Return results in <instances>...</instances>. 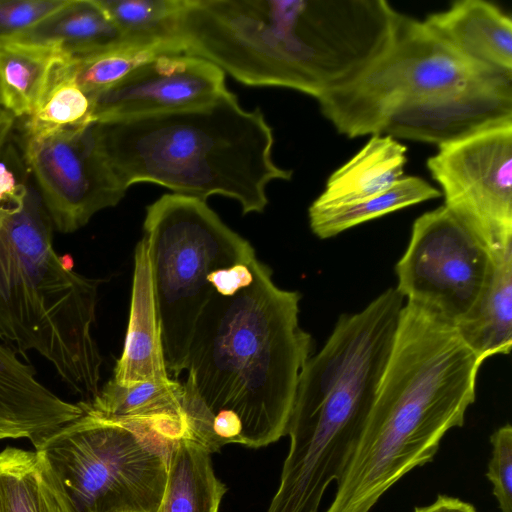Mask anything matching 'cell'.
Listing matches in <instances>:
<instances>
[{"instance_id":"obj_28","label":"cell","mask_w":512,"mask_h":512,"mask_svg":"<svg viewBox=\"0 0 512 512\" xmlns=\"http://www.w3.org/2000/svg\"><path fill=\"white\" fill-rule=\"evenodd\" d=\"M492 456L486 476L501 512H512V427H499L490 438Z\"/></svg>"},{"instance_id":"obj_27","label":"cell","mask_w":512,"mask_h":512,"mask_svg":"<svg viewBox=\"0 0 512 512\" xmlns=\"http://www.w3.org/2000/svg\"><path fill=\"white\" fill-rule=\"evenodd\" d=\"M128 39L172 36L184 0H97Z\"/></svg>"},{"instance_id":"obj_31","label":"cell","mask_w":512,"mask_h":512,"mask_svg":"<svg viewBox=\"0 0 512 512\" xmlns=\"http://www.w3.org/2000/svg\"><path fill=\"white\" fill-rule=\"evenodd\" d=\"M414 512H478L476 508L465 501L455 497L439 495L437 499L427 506L416 507Z\"/></svg>"},{"instance_id":"obj_17","label":"cell","mask_w":512,"mask_h":512,"mask_svg":"<svg viewBox=\"0 0 512 512\" xmlns=\"http://www.w3.org/2000/svg\"><path fill=\"white\" fill-rule=\"evenodd\" d=\"M407 148L384 134L371 135L367 143L335 170L323 192L311 204L330 207L360 201L380 194L404 177Z\"/></svg>"},{"instance_id":"obj_2","label":"cell","mask_w":512,"mask_h":512,"mask_svg":"<svg viewBox=\"0 0 512 512\" xmlns=\"http://www.w3.org/2000/svg\"><path fill=\"white\" fill-rule=\"evenodd\" d=\"M172 35L245 85L317 100L356 79L380 45L365 0H184Z\"/></svg>"},{"instance_id":"obj_9","label":"cell","mask_w":512,"mask_h":512,"mask_svg":"<svg viewBox=\"0 0 512 512\" xmlns=\"http://www.w3.org/2000/svg\"><path fill=\"white\" fill-rule=\"evenodd\" d=\"M491 263L488 250L443 205L415 219L395 265V289L407 302L456 326L475 305Z\"/></svg>"},{"instance_id":"obj_16","label":"cell","mask_w":512,"mask_h":512,"mask_svg":"<svg viewBox=\"0 0 512 512\" xmlns=\"http://www.w3.org/2000/svg\"><path fill=\"white\" fill-rule=\"evenodd\" d=\"M453 51L476 64L512 72V21L483 0H462L423 20Z\"/></svg>"},{"instance_id":"obj_1","label":"cell","mask_w":512,"mask_h":512,"mask_svg":"<svg viewBox=\"0 0 512 512\" xmlns=\"http://www.w3.org/2000/svg\"><path fill=\"white\" fill-rule=\"evenodd\" d=\"M300 299L257 261L217 286L200 313L181 384L190 438L211 454L227 444L265 447L286 435L313 351L299 325Z\"/></svg>"},{"instance_id":"obj_7","label":"cell","mask_w":512,"mask_h":512,"mask_svg":"<svg viewBox=\"0 0 512 512\" xmlns=\"http://www.w3.org/2000/svg\"><path fill=\"white\" fill-rule=\"evenodd\" d=\"M148 247L167 370L183 373L196 321L219 271L256 258L252 245L199 198L164 194L146 208Z\"/></svg>"},{"instance_id":"obj_26","label":"cell","mask_w":512,"mask_h":512,"mask_svg":"<svg viewBox=\"0 0 512 512\" xmlns=\"http://www.w3.org/2000/svg\"><path fill=\"white\" fill-rule=\"evenodd\" d=\"M63 62L53 70L41 101L27 117L25 137L42 136L92 122L91 99L64 74Z\"/></svg>"},{"instance_id":"obj_30","label":"cell","mask_w":512,"mask_h":512,"mask_svg":"<svg viewBox=\"0 0 512 512\" xmlns=\"http://www.w3.org/2000/svg\"><path fill=\"white\" fill-rule=\"evenodd\" d=\"M30 180L23 151L8 140L0 150V201L16 196Z\"/></svg>"},{"instance_id":"obj_33","label":"cell","mask_w":512,"mask_h":512,"mask_svg":"<svg viewBox=\"0 0 512 512\" xmlns=\"http://www.w3.org/2000/svg\"><path fill=\"white\" fill-rule=\"evenodd\" d=\"M3 111H4V110H2V109H1V107H0V114H1Z\"/></svg>"},{"instance_id":"obj_24","label":"cell","mask_w":512,"mask_h":512,"mask_svg":"<svg viewBox=\"0 0 512 512\" xmlns=\"http://www.w3.org/2000/svg\"><path fill=\"white\" fill-rule=\"evenodd\" d=\"M226 491L214 473L211 453L183 438L171 451L167 485L157 512H219Z\"/></svg>"},{"instance_id":"obj_13","label":"cell","mask_w":512,"mask_h":512,"mask_svg":"<svg viewBox=\"0 0 512 512\" xmlns=\"http://www.w3.org/2000/svg\"><path fill=\"white\" fill-rule=\"evenodd\" d=\"M512 123V73L497 72L443 95L403 106L382 134L437 146Z\"/></svg>"},{"instance_id":"obj_4","label":"cell","mask_w":512,"mask_h":512,"mask_svg":"<svg viewBox=\"0 0 512 512\" xmlns=\"http://www.w3.org/2000/svg\"><path fill=\"white\" fill-rule=\"evenodd\" d=\"M94 122L125 189L148 182L204 201L222 195L249 214L265 210L272 181L292 178L273 159L262 110L244 109L228 89L197 107Z\"/></svg>"},{"instance_id":"obj_15","label":"cell","mask_w":512,"mask_h":512,"mask_svg":"<svg viewBox=\"0 0 512 512\" xmlns=\"http://www.w3.org/2000/svg\"><path fill=\"white\" fill-rule=\"evenodd\" d=\"M169 377L148 247L142 237L134 254L130 313L124 347L111 379L119 385L128 386Z\"/></svg>"},{"instance_id":"obj_21","label":"cell","mask_w":512,"mask_h":512,"mask_svg":"<svg viewBox=\"0 0 512 512\" xmlns=\"http://www.w3.org/2000/svg\"><path fill=\"white\" fill-rule=\"evenodd\" d=\"M0 512H73L43 451L7 446L0 452Z\"/></svg>"},{"instance_id":"obj_5","label":"cell","mask_w":512,"mask_h":512,"mask_svg":"<svg viewBox=\"0 0 512 512\" xmlns=\"http://www.w3.org/2000/svg\"><path fill=\"white\" fill-rule=\"evenodd\" d=\"M53 223L31 180L0 201V339L35 351L89 400L100 389L102 357L93 336L99 287L53 247Z\"/></svg>"},{"instance_id":"obj_11","label":"cell","mask_w":512,"mask_h":512,"mask_svg":"<svg viewBox=\"0 0 512 512\" xmlns=\"http://www.w3.org/2000/svg\"><path fill=\"white\" fill-rule=\"evenodd\" d=\"M22 151L59 232L82 228L99 211L116 206L126 194L94 121L42 136H24Z\"/></svg>"},{"instance_id":"obj_14","label":"cell","mask_w":512,"mask_h":512,"mask_svg":"<svg viewBox=\"0 0 512 512\" xmlns=\"http://www.w3.org/2000/svg\"><path fill=\"white\" fill-rule=\"evenodd\" d=\"M83 413L44 386L33 366L0 343V440L28 439L33 446Z\"/></svg>"},{"instance_id":"obj_25","label":"cell","mask_w":512,"mask_h":512,"mask_svg":"<svg viewBox=\"0 0 512 512\" xmlns=\"http://www.w3.org/2000/svg\"><path fill=\"white\" fill-rule=\"evenodd\" d=\"M441 195L437 188L423 178L404 176L390 189L360 201L330 207L310 206L309 224L317 237L326 239L364 222Z\"/></svg>"},{"instance_id":"obj_8","label":"cell","mask_w":512,"mask_h":512,"mask_svg":"<svg viewBox=\"0 0 512 512\" xmlns=\"http://www.w3.org/2000/svg\"><path fill=\"white\" fill-rule=\"evenodd\" d=\"M497 72L505 71L463 58L424 21L398 13L385 50L354 81L317 101L339 133L349 138L376 135L399 108Z\"/></svg>"},{"instance_id":"obj_18","label":"cell","mask_w":512,"mask_h":512,"mask_svg":"<svg viewBox=\"0 0 512 512\" xmlns=\"http://www.w3.org/2000/svg\"><path fill=\"white\" fill-rule=\"evenodd\" d=\"M492 255L490 273L471 311L455 326L483 362L512 348V245Z\"/></svg>"},{"instance_id":"obj_10","label":"cell","mask_w":512,"mask_h":512,"mask_svg":"<svg viewBox=\"0 0 512 512\" xmlns=\"http://www.w3.org/2000/svg\"><path fill=\"white\" fill-rule=\"evenodd\" d=\"M427 168L444 206L490 254L512 245V123L439 145Z\"/></svg>"},{"instance_id":"obj_3","label":"cell","mask_w":512,"mask_h":512,"mask_svg":"<svg viewBox=\"0 0 512 512\" xmlns=\"http://www.w3.org/2000/svg\"><path fill=\"white\" fill-rule=\"evenodd\" d=\"M482 363L455 326L407 302L364 429L325 512H369L404 475L433 461L445 433L464 425Z\"/></svg>"},{"instance_id":"obj_23","label":"cell","mask_w":512,"mask_h":512,"mask_svg":"<svg viewBox=\"0 0 512 512\" xmlns=\"http://www.w3.org/2000/svg\"><path fill=\"white\" fill-rule=\"evenodd\" d=\"M184 52V45L175 36L133 38L85 56L69 58L61 64V69L91 97L156 57Z\"/></svg>"},{"instance_id":"obj_6","label":"cell","mask_w":512,"mask_h":512,"mask_svg":"<svg viewBox=\"0 0 512 512\" xmlns=\"http://www.w3.org/2000/svg\"><path fill=\"white\" fill-rule=\"evenodd\" d=\"M83 413L43 438L45 453L73 512H157L178 440L145 421Z\"/></svg>"},{"instance_id":"obj_22","label":"cell","mask_w":512,"mask_h":512,"mask_svg":"<svg viewBox=\"0 0 512 512\" xmlns=\"http://www.w3.org/2000/svg\"><path fill=\"white\" fill-rule=\"evenodd\" d=\"M69 57L45 45L0 42V107L29 117L41 101L55 67Z\"/></svg>"},{"instance_id":"obj_20","label":"cell","mask_w":512,"mask_h":512,"mask_svg":"<svg viewBox=\"0 0 512 512\" xmlns=\"http://www.w3.org/2000/svg\"><path fill=\"white\" fill-rule=\"evenodd\" d=\"M125 40L97 0H68L35 26L4 41L45 45L77 58Z\"/></svg>"},{"instance_id":"obj_12","label":"cell","mask_w":512,"mask_h":512,"mask_svg":"<svg viewBox=\"0 0 512 512\" xmlns=\"http://www.w3.org/2000/svg\"><path fill=\"white\" fill-rule=\"evenodd\" d=\"M227 89L225 72L193 55H162L90 97L91 120L108 121L201 106Z\"/></svg>"},{"instance_id":"obj_29","label":"cell","mask_w":512,"mask_h":512,"mask_svg":"<svg viewBox=\"0 0 512 512\" xmlns=\"http://www.w3.org/2000/svg\"><path fill=\"white\" fill-rule=\"evenodd\" d=\"M67 2L68 0H0V42L25 32Z\"/></svg>"},{"instance_id":"obj_32","label":"cell","mask_w":512,"mask_h":512,"mask_svg":"<svg viewBox=\"0 0 512 512\" xmlns=\"http://www.w3.org/2000/svg\"><path fill=\"white\" fill-rule=\"evenodd\" d=\"M15 118L9 113L3 111L0 114V150L9 140V136L13 129Z\"/></svg>"},{"instance_id":"obj_19","label":"cell","mask_w":512,"mask_h":512,"mask_svg":"<svg viewBox=\"0 0 512 512\" xmlns=\"http://www.w3.org/2000/svg\"><path fill=\"white\" fill-rule=\"evenodd\" d=\"M83 402L103 416L149 422L180 439L190 438L182 384L171 377L128 386L110 379L95 397Z\"/></svg>"}]
</instances>
